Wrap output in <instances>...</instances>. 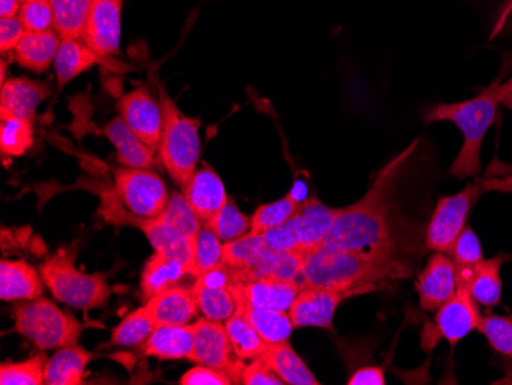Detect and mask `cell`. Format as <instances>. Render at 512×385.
I'll list each match as a JSON object with an SVG mask.
<instances>
[{"label": "cell", "mask_w": 512, "mask_h": 385, "mask_svg": "<svg viewBox=\"0 0 512 385\" xmlns=\"http://www.w3.org/2000/svg\"><path fill=\"white\" fill-rule=\"evenodd\" d=\"M419 142L421 139L414 140L401 154L391 158L361 200L339 209L324 244L401 257L407 237L390 198L394 185L413 160Z\"/></svg>", "instance_id": "cell-1"}, {"label": "cell", "mask_w": 512, "mask_h": 385, "mask_svg": "<svg viewBox=\"0 0 512 385\" xmlns=\"http://www.w3.org/2000/svg\"><path fill=\"white\" fill-rule=\"evenodd\" d=\"M411 266L402 257L355 251L321 244L302 254L299 289L330 287V289H379V284L410 278Z\"/></svg>", "instance_id": "cell-2"}, {"label": "cell", "mask_w": 512, "mask_h": 385, "mask_svg": "<svg viewBox=\"0 0 512 385\" xmlns=\"http://www.w3.org/2000/svg\"><path fill=\"white\" fill-rule=\"evenodd\" d=\"M503 73H500L479 96L456 103H437L424 112L425 125L451 122L463 135L462 148L450 168V174L459 180L474 177L482 172V145L493 126L497 108L502 102Z\"/></svg>", "instance_id": "cell-3"}, {"label": "cell", "mask_w": 512, "mask_h": 385, "mask_svg": "<svg viewBox=\"0 0 512 385\" xmlns=\"http://www.w3.org/2000/svg\"><path fill=\"white\" fill-rule=\"evenodd\" d=\"M158 100L163 111V132L158 157L172 180L183 189L194 177L200 162L201 122L181 112L163 88H160Z\"/></svg>", "instance_id": "cell-4"}, {"label": "cell", "mask_w": 512, "mask_h": 385, "mask_svg": "<svg viewBox=\"0 0 512 385\" xmlns=\"http://www.w3.org/2000/svg\"><path fill=\"white\" fill-rule=\"evenodd\" d=\"M493 191L512 192V177L483 178L471 183L459 194L439 198L425 234L428 249L450 254L479 198Z\"/></svg>", "instance_id": "cell-5"}, {"label": "cell", "mask_w": 512, "mask_h": 385, "mask_svg": "<svg viewBox=\"0 0 512 385\" xmlns=\"http://www.w3.org/2000/svg\"><path fill=\"white\" fill-rule=\"evenodd\" d=\"M224 264L234 275L235 284L261 277H278L296 281L301 270L302 254H286L273 249L263 235L246 237L224 244Z\"/></svg>", "instance_id": "cell-6"}, {"label": "cell", "mask_w": 512, "mask_h": 385, "mask_svg": "<svg viewBox=\"0 0 512 385\" xmlns=\"http://www.w3.org/2000/svg\"><path fill=\"white\" fill-rule=\"evenodd\" d=\"M14 332L27 338L40 350L77 346L83 326L73 315L46 298L25 301L13 310Z\"/></svg>", "instance_id": "cell-7"}, {"label": "cell", "mask_w": 512, "mask_h": 385, "mask_svg": "<svg viewBox=\"0 0 512 385\" xmlns=\"http://www.w3.org/2000/svg\"><path fill=\"white\" fill-rule=\"evenodd\" d=\"M39 272L53 297L74 309H99L111 297V287L105 274H85L62 252L48 258Z\"/></svg>", "instance_id": "cell-8"}, {"label": "cell", "mask_w": 512, "mask_h": 385, "mask_svg": "<svg viewBox=\"0 0 512 385\" xmlns=\"http://www.w3.org/2000/svg\"><path fill=\"white\" fill-rule=\"evenodd\" d=\"M339 209L324 205L318 198H304L290 220L263 234L264 240L279 252L306 254L324 244Z\"/></svg>", "instance_id": "cell-9"}, {"label": "cell", "mask_w": 512, "mask_h": 385, "mask_svg": "<svg viewBox=\"0 0 512 385\" xmlns=\"http://www.w3.org/2000/svg\"><path fill=\"white\" fill-rule=\"evenodd\" d=\"M115 188L135 220H154L165 212L169 192L160 175L149 169H115Z\"/></svg>", "instance_id": "cell-10"}, {"label": "cell", "mask_w": 512, "mask_h": 385, "mask_svg": "<svg viewBox=\"0 0 512 385\" xmlns=\"http://www.w3.org/2000/svg\"><path fill=\"white\" fill-rule=\"evenodd\" d=\"M194 326V350L189 359L195 364L220 370L229 375L234 384H241V372L246 361L234 359L232 356L234 349L224 323L209 320L204 316L203 320H198Z\"/></svg>", "instance_id": "cell-11"}, {"label": "cell", "mask_w": 512, "mask_h": 385, "mask_svg": "<svg viewBox=\"0 0 512 385\" xmlns=\"http://www.w3.org/2000/svg\"><path fill=\"white\" fill-rule=\"evenodd\" d=\"M368 289H330V287H306L298 293L289 309L295 329L318 327L333 330V318L342 301L368 293Z\"/></svg>", "instance_id": "cell-12"}, {"label": "cell", "mask_w": 512, "mask_h": 385, "mask_svg": "<svg viewBox=\"0 0 512 385\" xmlns=\"http://www.w3.org/2000/svg\"><path fill=\"white\" fill-rule=\"evenodd\" d=\"M198 310L206 318L226 323L238 310L237 293L232 270L226 264L201 275L191 287Z\"/></svg>", "instance_id": "cell-13"}, {"label": "cell", "mask_w": 512, "mask_h": 385, "mask_svg": "<svg viewBox=\"0 0 512 385\" xmlns=\"http://www.w3.org/2000/svg\"><path fill=\"white\" fill-rule=\"evenodd\" d=\"M119 116L128 128L145 142L154 152H158L163 132V111L160 100H155L145 86L134 89L119 100Z\"/></svg>", "instance_id": "cell-14"}, {"label": "cell", "mask_w": 512, "mask_h": 385, "mask_svg": "<svg viewBox=\"0 0 512 385\" xmlns=\"http://www.w3.org/2000/svg\"><path fill=\"white\" fill-rule=\"evenodd\" d=\"M122 11L123 0H92L82 40L100 57L119 54Z\"/></svg>", "instance_id": "cell-15"}, {"label": "cell", "mask_w": 512, "mask_h": 385, "mask_svg": "<svg viewBox=\"0 0 512 385\" xmlns=\"http://www.w3.org/2000/svg\"><path fill=\"white\" fill-rule=\"evenodd\" d=\"M482 313L479 303L474 300L468 287L457 286L453 297L437 309L436 326L439 335L447 339L451 346H456L463 338L477 330Z\"/></svg>", "instance_id": "cell-16"}, {"label": "cell", "mask_w": 512, "mask_h": 385, "mask_svg": "<svg viewBox=\"0 0 512 385\" xmlns=\"http://www.w3.org/2000/svg\"><path fill=\"white\" fill-rule=\"evenodd\" d=\"M456 264L447 254L436 252L417 278L416 290L419 303L427 312L444 306L456 293Z\"/></svg>", "instance_id": "cell-17"}, {"label": "cell", "mask_w": 512, "mask_h": 385, "mask_svg": "<svg viewBox=\"0 0 512 385\" xmlns=\"http://www.w3.org/2000/svg\"><path fill=\"white\" fill-rule=\"evenodd\" d=\"M301 292L298 283L278 277H261L235 284L238 306L289 312L293 301Z\"/></svg>", "instance_id": "cell-18"}, {"label": "cell", "mask_w": 512, "mask_h": 385, "mask_svg": "<svg viewBox=\"0 0 512 385\" xmlns=\"http://www.w3.org/2000/svg\"><path fill=\"white\" fill-rule=\"evenodd\" d=\"M508 258V255H497L473 267H456L457 286L468 287L479 306H499L503 289L500 270Z\"/></svg>", "instance_id": "cell-19"}, {"label": "cell", "mask_w": 512, "mask_h": 385, "mask_svg": "<svg viewBox=\"0 0 512 385\" xmlns=\"http://www.w3.org/2000/svg\"><path fill=\"white\" fill-rule=\"evenodd\" d=\"M183 194L203 224L211 223L229 201L223 180L209 166L197 169L188 185L184 186Z\"/></svg>", "instance_id": "cell-20"}, {"label": "cell", "mask_w": 512, "mask_h": 385, "mask_svg": "<svg viewBox=\"0 0 512 385\" xmlns=\"http://www.w3.org/2000/svg\"><path fill=\"white\" fill-rule=\"evenodd\" d=\"M48 89L43 83L27 77H13L2 83L0 117L33 120L37 108L45 100Z\"/></svg>", "instance_id": "cell-21"}, {"label": "cell", "mask_w": 512, "mask_h": 385, "mask_svg": "<svg viewBox=\"0 0 512 385\" xmlns=\"http://www.w3.org/2000/svg\"><path fill=\"white\" fill-rule=\"evenodd\" d=\"M43 278L27 261L2 260L0 298L2 301H31L42 297Z\"/></svg>", "instance_id": "cell-22"}, {"label": "cell", "mask_w": 512, "mask_h": 385, "mask_svg": "<svg viewBox=\"0 0 512 385\" xmlns=\"http://www.w3.org/2000/svg\"><path fill=\"white\" fill-rule=\"evenodd\" d=\"M157 326H184L191 324L198 313L192 289L188 287H172L157 297L146 301Z\"/></svg>", "instance_id": "cell-23"}, {"label": "cell", "mask_w": 512, "mask_h": 385, "mask_svg": "<svg viewBox=\"0 0 512 385\" xmlns=\"http://www.w3.org/2000/svg\"><path fill=\"white\" fill-rule=\"evenodd\" d=\"M195 326H157L146 343L143 355L158 359H189L194 350Z\"/></svg>", "instance_id": "cell-24"}, {"label": "cell", "mask_w": 512, "mask_h": 385, "mask_svg": "<svg viewBox=\"0 0 512 385\" xmlns=\"http://www.w3.org/2000/svg\"><path fill=\"white\" fill-rule=\"evenodd\" d=\"M62 37L56 30L25 33L16 50L17 63L31 73L42 74L54 66Z\"/></svg>", "instance_id": "cell-25"}, {"label": "cell", "mask_w": 512, "mask_h": 385, "mask_svg": "<svg viewBox=\"0 0 512 385\" xmlns=\"http://www.w3.org/2000/svg\"><path fill=\"white\" fill-rule=\"evenodd\" d=\"M109 142L114 146L119 162L126 168L149 169L154 166L155 152L138 139L137 135L128 128L125 120L117 116L103 128Z\"/></svg>", "instance_id": "cell-26"}, {"label": "cell", "mask_w": 512, "mask_h": 385, "mask_svg": "<svg viewBox=\"0 0 512 385\" xmlns=\"http://www.w3.org/2000/svg\"><path fill=\"white\" fill-rule=\"evenodd\" d=\"M186 277H191L188 264L155 252L143 267L142 283H140L143 300L146 303L151 298L157 297L158 293L181 286V281Z\"/></svg>", "instance_id": "cell-27"}, {"label": "cell", "mask_w": 512, "mask_h": 385, "mask_svg": "<svg viewBox=\"0 0 512 385\" xmlns=\"http://www.w3.org/2000/svg\"><path fill=\"white\" fill-rule=\"evenodd\" d=\"M138 228L145 232L149 243L154 247L155 252L172 258V260L181 261L184 264H191L192 254H194V241L184 237L180 231L169 226L168 223L161 220L160 217L154 220H135ZM191 274V272H189Z\"/></svg>", "instance_id": "cell-28"}, {"label": "cell", "mask_w": 512, "mask_h": 385, "mask_svg": "<svg viewBox=\"0 0 512 385\" xmlns=\"http://www.w3.org/2000/svg\"><path fill=\"white\" fill-rule=\"evenodd\" d=\"M92 355L79 346L62 347L45 362L46 385H80Z\"/></svg>", "instance_id": "cell-29"}, {"label": "cell", "mask_w": 512, "mask_h": 385, "mask_svg": "<svg viewBox=\"0 0 512 385\" xmlns=\"http://www.w3.org/2000/svg\"><path fill=\"white\" fill-rule=\"evenodd\" d=\"M267 366L289 385H319L321 382L310 372L306 362L295 352L290 341L281 344H270L266 353L261 356Z\"/></svg>", "instance_id": "cell-30"}, {"label": "cell", "mask_w": 512, "mask_h": 385, "mask_svg": "<svg viewBox=\"0 0 512 385\" xmlns=\"http://www.w3.org/2000/svg\"><path fill=\"white\" fill-rule=\"evenodd\" d=\"M102 59L103 57L89 48L83 40L62 39L54 60L57 82L60 86L73 82L80 74L86 73L92 66L102 62Z\"/></svg>", "instance_id": "cell-31"}, {"label": "cell", "mask_w": 512, "mask_h": 385, "mask_svg": "<svg viewBox=\"0 0 512 385\" xmlns=\"http://www.w3.org/2000/svg\"><path fill=\"white\" fill-rule=\"evenodd\" d=\"M238 310L247 316V320L269 346L270 344L287 343L292 338L295 326H293L289 312L250 306H238Z\"/></svg>", "instance_id": "cell-32"}, {"label": "cell", "mask_w": 512, "mask_h": 385, "mask_svg": "<svg viewBox=\"0 0 512 385\" xmlns=\"http://www.w3.org/2000/svg\"><path fill=\"white\" fill-rule=\"evenodd\" d=\"M230 344L234 349L235 356L243 361H255L266 353L269 344L256 332L255 327L247 320L243 312L237 310L235 315L230 316L224 323Z\"/></svg>", "instance_id": "cell-33"}, {"label": "cell", "mask_w": 512, "mask_h": 385, "mask_svg": "<svg viewBox=\"0 0 512 385\" xmlns=\"http://www.w3.org/2000/svg\"><path fill=\"white\" fill-rule=\"evenodd\" d=\"M157 323L149 310L148 304L138 307L120 321L111 333L112 346L138 347L146 343V339L154 332Z\"/></svg>", "instance_id": "cell-34"}, {"label": "cell", "mask_w": 512, "mask_h": 385, "mask_svg": "<svg viewBox=\"0 0 512 385\" xmlns=\"http://www.w3.org/2000/svg\"><path fill=\"white\" fill-rule=\"evenodd\" d=\"M54 30L62 39H82L92 0H50Z\"/></svg>", "instance_id": "cell-35"}, {"label": "cell", "mask_w": 512, "mask_h": 385, "mask_svg": "<svg viewBox=\"0 0 512 385\" xmlns=\"http://www.w3.org/2000/svg\"><path fill=\"white\" fill-rule=\"evenodd\" d=\"M224 261V243L209 226L203 224L197 240H195L194 254H192L189 272L195 280L201 275L217 269Z\"/></svg>", "instance_id": "cell-36"}, {"label": "cell", "mask_w": 512, "mask_h": 385, "mask_svg": "<svg viewBox=\"0 0 512 385\" xmlns=\"http://www.w3.org/2000/svg\"><path fill=\"white\" fill-rule=\"evenodd\" d=\"M34 145L33 120L2 117L0 149L4 157H22Z\"/></svg>", "instance_id": "cell-37"}, {"label": "cell", "mask_w": 512, "mask_h": 385, "mask_svg": "<svg viewBox=\"0 0 512 385\" xmlns=\"http://www.w3.org/2000/svg\"><path fill=\"white\" fill-rule=\"evenodd\" d=\"M299 205H301V201L292 192L281 200L261 205L250 217V232L263 235L270 229L278 228L295 215Z\"/></svg>", "instance_id": "cell-38"}, {"label": "cell", "mask_w": 512, "mask_h": 385, "mask_svg": "<svg viewBox=\"0 0 512 385\" xmlns=\"http://www.w3.org/2000/svg\"><path fill=\"white\" fill-rule=\"evenodd\" d=\"M160 218L194 243L198 234H200L201 228H203L200 217L195 214L194 209L189 205V201L186 200L184 194H178V192L171 195L168 206H166L165 212L160 215Z\"/></svg>", "instance_id": "cell-39"}, {"label": "cell", "mask_w": 512, "mask_h": 385, "mask_svg": "<svg viewBox=\"0 0 512 385\" xmlns=\"http://www.w3.org/2000/svg\"><path fill=\"white\" fill-rule=\"evenodd\" d=\"M224 244L250 234V218L238 209L234 201H227L224 208L206 224Z\"/></svg>", "instance_id": "cell-40"}, {"label": "cell", "mask_w": 512, "mask_h": 385, "mask_svg": "<svg viewBox=\"0 0 512 385\" xmlns=\"http://www.w3.org/2000/svg\"><path fill=\"white\" fill-rule=\"evenodd\" d=\"M45 362L42 356H31V358L20 362H4L0 366V384H45Z\"/></svg>", "instance_id": "cell-41"}, {"label": "cell", "mask_w": 512, "mask_h": 385, "mask_svg": "<svg viewBox=\"0 0 512 385\" xmlns=\"http://www.w3.org/2000/svg\"><path fill=\"white\" fill-rule=\"evenodd\" d=\"M486 341L500 355L512 361V318L509 316L488 315L477 327Z\"/></svg>", "instance_id": "cell-42"}, {"label": "cell", "mask_w": 512, "mask_h": 385, "mask_svg": "<svg viewBox=\"0 0 512 385\" xmlns=\"http://www.w3.org/2000/svg\"><path fill=\"white\" fill-rule=\"evenodd\" d=\"M19 19L27 33L54 30V13L50 0H31L20 8Z\"/></svg>", "instance_id": "cell-43"}, {"label": "cell", "mask_w": 512, "mask_h": 385, "mask_svg": "<svg viewBox=\"0 0 512 385\" xmlns=\"http://www.w3.org/2000/svg\"><path fill=\"white\" fill-rule=\"evenodd\" d=\"M450 255L456 267H473L485 260L479 237L470 226H465L460 232Z\"/></svg>", "instance_id": "cell-44"}, {"label": "cell", "mask_w": 512, "mask_h": 385, "mask_svg": "<svg viewBox=\"0 0 512 385\" xmlns=\"http://www.w3.org/2000/svg\"><path fill=\"white\" fill-rule=\"evenodd\" d=\"M241 384L284 385V381L260 358L249 361V364H244L243 372H241Z\"/></svg>", "instance_id": "cell-45"}, {"label": "cell", "mask_w": 512, "mask_h": 385, "mask_svg": "<svg viewBox=\"0 0 512 385\" xmlns=\"http://www.w3.org/2000/svg\"><path fill=\"white\" fill-rule=\"evenodd\" d=\"M181 385H230L234 384V381L230 379L229 375H226L220 370L212 369V367L197 366L192 367L191 370L184 373L180 378Z\"/></svg>", "instance_id": "cell-46"}, {"label": "cell", "mask_w": 512, "mask_h": 385, "mask_svg": "<svg viewBox=\"0 0 512 385\" xmlns=\"http://www.w3.org/2000/svg\"><path fill=\"white\" fill-rule=\"evenodd\" d=\"M27 30L23 27L22 20L19 16L2 17L0 19V51L2 54L14 51L23 39Z\"/></svg>", "instance_id": "cell-47"}, {"label": "cell", "mask_w": 512, "mask_h": 385, "mask_svg": "<svg viewBox=\"0 0 512 385\" xmlns=\"http://www.w3.org/2000/svg\"><path fill=\"white\" fill-rule=\"evenodd\" d=\"M348 385H385L384 369L382 367H362L348 379Z\"/></svg>", "instance_id": "cell-48"}, {"label": "cell", "mask_w": 512, "mask_h": 385, "mask_svg": "<svg viewBox=\"0 0 512 385\" xmlns=\"http://www.w3.org/2000/svg\"><path fill=\"white\" fill-rule=\"evenodd\" d=\"M20 0H0V19L2 17L19 16L20 8H22Z\"/></svg>", "instance_id": "cell-49"}, {"label": "cell", "mask_w": 512, "mask_h": 385, "mask_svg": "<svg viewBox=\"0 0 512 385\" xmlns=\"http://www.w3.org/2000/svg\"><path fill=\"white\" fill-rule=\"evenodd\" d=\"M500 103L512 111V77L503 85V96Z\"/></svg>", "instance_id": "cell-50"}, {"label": "cell", "mask_w": 512, "mask_h": 385, "mask_svg": "<svg viewBox=\"0 0 512 385\" xmlns=\"http://www.w3.org/2000/svg\"><path fill=\"white\" fill-rule=\"evenodd\" d=\"M20 2H22V4H25V2H31V0H20Z\"/></svg>", "instance_id": "cell-51"}]
</instances>
